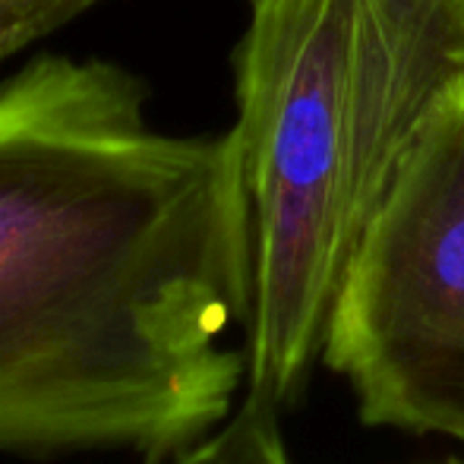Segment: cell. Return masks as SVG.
I'll list each match as a JSON object with an SVG mask.
<instances>
[{"instance_id": "cell-1", "label": "cell", "mask_w": 464, "mask_h": 464, "mask_svg": "<svg viewBox=\"0 0 464 464\" xmlns=\"http://www.w3.org/2000/svg\"><path fill=\"white\" fill-rule=\"evenodd\" d=\"M111 61L0 82V452L161 459L246 382L250 244L231 136H171Z\"/></svg>"}, {"instance_id": "cell-2", "label": "cell", "mask_w": 464, "mask_h": 464, "mask_svg": "<svg viewBox=\"0 0 464 464\" xmlns=\"http://www.w3.org/2000/svg\"><path fill=\"white\" fill-rule=\"evenodd\" d=\"M250 244L246 392L287 408L372 221L464 95V0H250L234 51Z\"/></svg>"}, {"instance_id": "cell-3", "label": "cell", "mask_w": 464, "mask_h": 464, "mask_svg": "<svg viewBox=\"0 0 464 464\" xmlns=\"http://www.w3.org/2000/svg\"><path fill=\"white\" fill-rule=\"evenodd\" d=\"M323 361L367 427L464 442V95L430 121L372 221Z\"/></svg>"}, {"instance_id": "cell-4", "label": "cell", "mask_w": 464, "mask_h": 464, "mask_svg": "<svg viewBox=\"0 0 464 464\" xmlns=\"http://www.w3.org/2000/svg\"><path fill=\"white\" fill-rule=\"evenodd\" d=\"M278 414L272 404L244 395L231 417L208 436L146 464H291Z\"/></svg>"}, {"instance_id": "cell-5", "label": "cell", "mask_w": 464, "mask_h": 464, "mask_svg": "<svg viewBox=\"0 0 464 464\" xmlns=\"http://www.w3.org/2000/svg\"><path fill=\"white\" fill-rule=\"evenodd\" d=\"M102 0H0V67Z\"/></svg>"}]
</instances>
